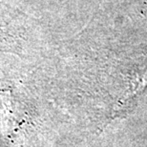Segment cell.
I'll list each match as a JSON object with an SVG mask.
<instances>
[{
	"instance_id": "obj_1",
	"label": "cell",
	"mask_w": 147,
	"mask_h": 147,
	"mask_svg": "<svg viewBox=\"0 0 147 147\" xmlns=\"http://www.w3.org/2000/svg\"><path fill=\"white\" fill-rule=\"evenodd\" d=\"M17 87L9 79L0 78V127L6 136L16 133L21 119Z\"/></svg>"
}]
</instances>
